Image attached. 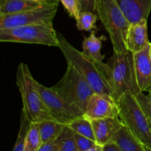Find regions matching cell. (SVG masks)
<instances>
[{
	"instance_id": "44dd1931",
	"label": "cell",
	"mask_w": 151,
	"mask_h": 151,
	"mask_svg": "<svg viewBox=\"0 0 151 151\" xmlns=\"http://www.w3.org/2000/svg\"><path fill=\"white\" fill-rule=\"evenodd\" d=\"M42 145L38 123L31 122L30 128L28 131L25 142L24 151H38Z\"/></svg>"
},
{
	"instance_id": "ba28073f",
	"label": "cell",
	"mask_w": 151,
	"mask_h": 151,
	"mask_svg": "<svg viewBox=\"0 0 151 151\" xmlns=\"http://www.w3.org/2000/svg\"><path fill=\"white\" fill-rule=\"evenodd\" d=\"M59 0H44L39 6L13 14L0 15V29L29 24L53 25Z\"/></svg>"
},
{
	"instance_id": "7a4b0ae2",
	"label": "cell",
	"mask_w": 151,
	"mask_h": 151,
	"mask_svg": "<svg viewBox=\"0 0 151 151\" xmlns=\"http://www.w3.org/2000/svg\"><path fill=\"white\" fill-rule=\"evenodd\" d=\"M16 85L22 100V111L31 122H41L54 119L46 106L29 67L21 63L16 72Z\"/></svg>"
},
{
	"instance_id": "3957f363",
	"label": "cell",
	"mask_w": 151,
	"mask_h": 151,
	"mask_svg": "<svg viewBox=\"0 0 151 151\" xmlns=\"http://www.w3.org/2000/svg\"><path fill=\"white\" fill-rule=\"evenodd\" d=\"M97 15L109 33L115 53L128 51L126 37L131 23L122 12L117 0H97Z\"/></svg>"
},
{
	"instance_id": "d4e9b609",
	"label": "cell",
	"mask_w": 151,
	"mask_h": 151,
	"mask_svg": "<svg viewBox=\"0 0 151 151\" xmlns=\"http://www.w3.org/2000/svg\"><path fill=\"white\" fill-rule=\"evenodd\" d=\"M71 17L78 19L81 13L78 0H59Z\"/></svg>"
},
{
	"instance_id": "836d02e7",
	"label": "cell",
	"mask_w": 151,
	"mask_h": 151,
	"mask_svg": "<svg viewBox=\"0 0 151 151\" xmlns=\"http://www.w3.org/2000/svg\"><path fill=\"white\" fill-rule=\"evenodd\" d=\"M150 122H151V121H150Z\"/></svg>"
},
{
	"instance_id": "e0dca14e",
	"label": "cell",
	"mask_w": 151,
	"mask_h": 151,
	"mask_svg": "<svg viewBox=\"0 0 151 151\" xmlns=\"http://www.w3.org/2000/svg\"><path fill=\"white\" fill-rule=\"evenodd\" d=\"M101 38L97 37L95 32H92L88 37H85L83 42V53L87 57L97 62H103L105 55L101 54Z\"/></svg>"
},
{
	"instance_id": "277c9868",
	"label": "cell",
	"mask_w": 151,
	"mask_h": 151,
	"mask_svg": "<svg viewBox=\"0 0 151 151\" xmlns=\"http://www.w3.org/2000/svg\"><path fill=\"white\" fill-rule=\"evenodd\" d=\"M107 63L115 102L125 94L136 95L141 91L136 76L134 53L128 50L123 53L114 52Z\"/></svg>"
},
{
	"instance_id": "d6a6232c",
	"label": "cell",
	"mask_w": 151,
	"mask_h": 151,
	"mask_svg": "<svg viewBox=\"0 0 151 151\" xmlns=\"http://www.w3.org/2000/svg\"><path fill=\"white\" fill-rule=\"evenodd\" d=\"M150 60H151V44H150Z\"/></svg>"
},
{
	"instance_id": "cb8c5ba5",
	"label": "cell",
	"mask_w": 151,
	"mask_h": 151,
	"mask_svg": "<svg viewBox=\"0 0 151 151\" xmlns=\"http://www.w3.org/2000/svg\"><path fill=\"white\" fill-rule=\"evenodd\" d=\"M135 97L144 113L151 121V93L145 94L142 91H140L136 94Z\"/></svg>"
},
{
	"instance_id": "484cf974",
	"label": "cell",
	"mask_w": 151,
	"mask_h": 151,
	"mask_svg": "<svg viewBox=\"0 0 151 151\" xmlns=\"http://www.w3.org/2000/svg\"><path fill=\"white\" fill-rule=\"evenodd\" d=\"M74 133H75L74 135H75V139L76 142L78 151H87L94 147L95 145H97V142L94 140L84 137V136L80 135L75 132Z\"/></svg>"
},
{
	"instance_id": "7c38bea8",
	"label": "cell",
	"mask_w": 151,
	"mask_h": 151,
	"mask_svg": "<svg viewBox=\"0 0 151 151\" xmlns=\"http://www.w3.org/2000/svg\"><path fill=\"white\" fill-rule=\"evenodd\" d=\"M97 144L104 145L114 142L123 124L119 116L91 120Z\"/></svg>"
},
{
	"instance_id": "f1b7e54d",
	"label": "cell",
	"mask_w": 151,
	"mask_h": 151,
	"mask_svg": "<svg viewBox=\"0 0 151 151\" xmlns=\"http://www.w3.org/2000/svg\"><path fill=\"white\" fill-rule=\"evenodd\" d=\"M103 151H122V150L115 142H112L103 145Z\"/></svg>"
},
{
	"instance_id": "1f68e13d",
	"label": "cell",
	"mask_w": 151,
	"mask_h": 151,
	"mask_svg": "<svg viewBox=\"0 0 151 151\" xmlns=\"http://www.w3.org/2000/svg\"><path fill=\"white\" fill-rule=\"evenodd\" d=\"M145 148L147 151H151V149H150V148H147V147H145Z\"/></svg>"
},
{
	"instance_id": "5bb4252c",
	"label": "cell",
	"mask_w": 151,
	"mask_h": 151,
	"mask_svg": "<svg viewBox=\"0 0 151 151\" xmlns=\"http://www.w3.org/2000/svg\"><path fill=\"white\" fill-rule=\"evenodd\" d=\"M131 24L147 20L151 11V0H117Z\"/></svg>"
},
{
	"instance_id": "83f0119b",
	"label": "cell",
	"mask_w": 151,
	"mask_h": 151,
	"mask_svg": "<svg viewBox=\"0 0 151 151\" xmlns=\"http://www.w3.org/2000/svg\"><path fill=\"white\" fill-rule=\"evenodd\" d=\"M60 147V141L59 136L51 142L42 143L38 151H59Z\"/></svg>"
},
{
	"instance_id": "30bf717a",
	"label": "cell",
	"mask_w": 151,
	"mask_h": 151,
	"mask_svg": "<svg viewBox=\"0 0 151 151\" xmlns=\"http://www.w3.org/2000/svg\"><path fill=\"white\" fill-rule=\"evenodd\" d=\"M83 116L90 120L118 116L116 103L111 97L94 93L90 97Z\"/></svg>"
},
{
	"instance_id": "9a60e30c",
	"label": "cell",
	"mask_w": 151,
	"mask_h": 151,
	"mask_svg": "<svg viewBox=\"0 0 151 151\" xmlns=\"http://www.w3.org/2000/svg\"><path fill=\"white\" fill-rule=\"evenodd\" d=\"M114 142L118 145L122 151H147L145 146L124 125L116 134Z\"/></svg>"
},
{
	"instance_id": "8992f818",
	"label": "cell",
	"mask_w": 151,
	"mask_h": 151,
	"mask_svg": "<svg viewBox=\"0 0 151 151\" xmlns=\"http://www.w3.org/2000/svg\"><path fill=\"white\" fill-rule=\"evenodd\" d=\"M52 88L69 105L83 114L94 90L76 68L67 63V68L61 79Z\"/></svg>"
},
{
	"instance_id": "7402d4cb",
	"label": "cell",
	"mask_w": 151,
	"mask_h": 151,
	"mask_svg": "<svg viewBox=\"0 0 151 151\" xmlns=\"http://www.w3.org/2000/svg\"><path fill=\"white\" fill-rule=\"evenodd\" d=\"M74 134V131L68 125L65 127L61 134L59 135L60 141L59 151H78Z\"/></svg>"
},
{
	"instance_id": "8fae6325",
	"label": "cell",
	"mask_w": 151,
	"mask_h": 151,
	"mask_svg": "<svg viewBox=\"0 0 151 151\" xmlns=\"http://www.w3.org/2000/svg\"><path fill=\"white\" fill-rule=\"evenodd\" d=\"M150 44L141 51L134 53L138 86L140 91L147 93H151Z\"/></svg>"
},
{
	"instance_id": "4316f807",
	"label": "cell",
	"mask_w": 151,
	"mask_h": 151,
	"mask_svg": "<svg viewBox=\"0 0 151 151\" xmlns=\"http://www.w3.org/2000/svg\"><path fill=\"white\" fill-rule=\"evenodd\" d=\"M81 12H91L97 14V0H78Z\"/></svg>"
},
{
	"instance_id": "6da1fadb",
	"label": "cell",
	"mask_w": 151,
	"mask_h": 151,
	"mask_svg": "<svg viewBox=\"0 0 151 151\" xmlns=\"http://www.w3.org/2000/svg\"><path fill=\"white\" fill-rule=\"evenodd\" d=\"M58 47L67 63H70L76 68L89 83L94 93L107 96L114 100L108 63L95 61L87 57L83 52L72 46L60 33H58Z\"/></svg>"
},
{
	"instance_id": "52a82bcc",
	"label": "cell",
	"mask_w": 151,
	"mask_h": 151,
	"mask_svg": "<svg viewBox=\"0 0 151 151\" xmlns=\"http://www.w3.org/2000/svg\"><path fill=\"white\" fill-rule=\"evenodd\" d=\"M0 41L59 47L58 32L53 25L29 24L0 29Z\"/></svg>"
},
{
	"instance_id": "2e32d148",
	"label": "cell",
	"mask_w": 151,
	"mask_h": 151,
	"mask_svg": "<svg viewBox=\"0 0 151 151\" xmlns=\"http://www.w3.org/2000/svg\"><path fill=\"white\" fill-rule=\"evenodd\" d=\"M29 0H0V15L13 14L36 7L44 2Z\"/></svg>"
},
{
	"instance_id": "d6986e66",
	"label": "cell",
	"mask_w": 151,
	"mask_h": 151,
	"mask_svg": "<svg viewBox=\"0 0 151 151\" xmlns=\"http://www.w3.org/2000/svg\"><path fill=\"white\" fill-rule=\"evenodd\" d=\"M68 126L74 132L77 133L80 135L88 137L96 142L92 122H91V120L88 119V118L85 117L84 116H81L70 122Z\"/></svg>"
},
{
	"instance_id": "ffe728a7",
	"label": "cell",
	"mask_w": 151,
	"mask_h": 151,
	"mask_svg": "<svg viewBox=\"0 0 151 151\" xmlns=\"http://www.w3.org/2000/svg\"><path fill=\"white\" fill-rule=\"evenodd\" d=\"M30 125L31 122L29 120L26 114L24 113L23 111L22 110L19 131L18 133V137L16 139V143H15V145L12 151H24L26 137L27 135L28 131L30 128Z\"/></svg>"
},
{
	"instance_id": "4fadbf2b",
	"label": "cell",
	"mask_w": 151,
	"mask_h": 151,
	"mask_svg": "<svg viewBox=\"0 0 151 151\" xmlns=\"http://www.w3.org/2000/svg\"><path fill=\"white\" fill-rule=\"evenodd\" d=\"M150 42L147 35V20L131 24L126 37V47L128 51L138 52L148 46Z\"/></svg>"
},
{
	"instance_id": "f546056e",
	"label": "cell",
	"mask_w": 151,
	"mask_h": 151,
	"mask_svg": "<svg viewBox=\"0 0 151 151\" xmlns=\"http://www.w3.org/2000/svg\"><path fill=\"white\" fill-rule=\"evenodd\" d=\"M87 151H103V146L97 144L94 147H91V149H89V150Z\"/></svg>"
},
{
	"instance_id": "603a6c76",
	"label": "cell",
	"mask_w": 151,
	"mask_h": 151,
	"mask_svg": "<svg viewBox=\"0 0 151 151\" xmlns=\"http://www.w3.org/2000/svg\"><path fill=\"white\" fill-rule=\"evenodd\" d=\"M97 20V15L91 12H81L76 20V26L79 30L91 31Z\"/></svg>"
},
{
	"instance_id": "4dcf8cb0",
	"label": "cell",
	"mask_w": 151,
	"mask_h": 151,
	"mask_svg": "<svg viewBox=\"0 0 151 151\" xmlns=\"http://www.w3.org/2000/svg\"><path fill=\"white\" fill-rule=\"evenodd\" d=\"M29 1H42L44 0H29Z\"/></svg>"
},
{
	"instance_id": "ac0fdd59",
	"label": "cell",
	"mask_w": 151,
	"mask_h": 151,
	"mask_svg": "<svg viewBox=\"0 0 151 151\" xmlns=\"http://www.w3.org/2000/svg\"><path fill=\"white\" fill-rule=\"evenodd\" d=\"M66 126V125L64 124L60 123L54 119L38 122V128L42 143H47L55 139L61 134Z\"/></svg>"
},
{
	"instance_id": "9c48e42d",
	"label": "cell",
	"mask_w": 151,
	"mask_h": 151,
	"mask_svg": "<svg viewBox=\"0 0 151 151\" xmlns=\"http://www.w3.org/2000/svg\"><path fill=\"white\" fill-rule=\"evenodd\" d=\"M35 86L54 120L68 125L73 120L83 116L81 111L65 101L52 87L45 86L37 81Z\"/></svg>"
},
{
	"instance_id": "5b68a950",
	"label": "cell",
	"mask_w": 151,
	"mask_h": 151,
	"mask_svg": "<svg viewBox=\"0 0 151 151\" xmlns=\"http://www.w3.org/2000/svg\"><path fill=\"white\" fill-rule=\"evenodd\" d=\"M116 103L118 116L124 126L146 147L151 149L150 120L140 107L135 95L125 94Z\"/></svg>"
}]
</instances>
